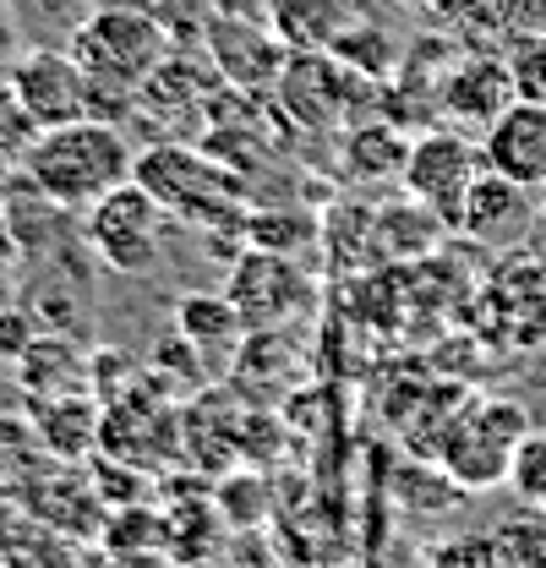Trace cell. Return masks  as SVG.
<instances>
[{
  "instance_id": "6da1fadb",
  "label": "cell",
  "mask_w": 546,
  "mask_h": 568,
  "mask_svg": "<svg viewBox=\"0 0 546 568\" xmlns=\"http://www.w3.org/2000/svg\"><path fill=\"white\" fill-rule=\"evenodd\" d=\"M132 142H127V126L115 121H99V115H82V121H67V126H50L39 132L33 148L22 153V181L50 197L55 209H93L99 197H110L115 186L132 181Z\"/></svg>"
},
{
  "instance_id": "7a4b0ae2",
  "label": "cell",
  "mask_w": 546,
  "mask_h": 568,
  "mask_svg": "<svg viewBox=\"0 0 546 568\" xmlns=\"http://www.w3.org/2000/svg\"><path fill=\"white\" fill-rule=\"evenodd\" d=\"M67 50L88 67L93 82H115V88H142L153 71L175 55L170 28L153 11L132 6V0H99L71 28Z\"/></svg>"
},
{
  "instance_id": "3957f363",
  "label": "cell",
  "mask_w": 546,
  "mask_h": 568,
  "mask_svg": "<svg viewBox=\"0 0 546 568\" xmlns=\"http://www.w3.org/2000/svg\"><path fill=\"white\" fill-rule=\"evenodd\" d=\"M132 181L148 186L164 213H181L192 224H246L241 181L219 159L198 153L192 142L164 138V142H153V148H142L132 164Z\"/></svg>"
},
{
  "instance_id": "277c9868",
  "label": "cell",
  "mask_w": 546,
  "mask_h": 568,
  "mask_svg": "<svg viewBox=\"0 0 546 568\" xmlns=\"http://www.w3.org/2000/svg\"><path fill=\"white\" fill-rule=\"evenodd\" d=\"M525 432H530V410L519 399H465L437 432L432 454L465 493H492L508 487V459Z\"/></svg>"
},
{
  "instance_id": "5b68a950",
  "label": "cell",
  "mask_w": 546,
  "mask_h": 568,
  "mask_svg": "<svg viewBox=\"0 0 546 568\" xmlns=\"http://www.w3.org/2000/svg\"><path fill=\"white\" fill-rule=\"evenodd\" d=\"M159 224H164V209H159V197L148 192V186H115L110 197H99L88 219H82V241L93 246V257L110 268V274H153L159 268V257H164V246H159Z\"/></svg>"
},
{
  "instance_id": "8992f818",
  "label": "cell",
  "mask_w": 546,
  "mask_h": 568,
  "mask_svg": "<svg viewBox=\"0 0 546 568\" xmlns=\"http://www.w3.org/2000/svg\"><path fill=\"white\" fill-rule=\"evenodd\" d=\"M6 88L17 93V104L33 115L39 132L93 115V77L71 50H55V44L17 50L6 67Z\"/></svg>"
},
{
  "instance_id": "52a82bcc",
  "label": "cell",
  "mask_w": 546,
  "mask_h": 568,
  "mask_svg": "<svg viewBox=\"0 0 546 568\" xmlns=\"http://www.w3.org/2000/svg\"><path fill=\"white\" fill-rule=\"evenodd\" d=\"M203 55L219 71L224 88L235 93H269L290 67V44L273 33L269 17H224L208 11L203 22Z\"/></svg>"
},
{
  "instance_id": "ba28073f",
  "label": "cell",
  "mask_w": 546,
  "mask_h": 568,
  "mask_svg": "<svg viewBox=\"0 0 546 568\" xmlns=\"http://www.w3.org/2000/svg\"><path fill=\"white\" fill-rule=\"evenodd\" d=\"M481 170H486L481 142H471L465 132H454V126H437V132L410 142V159H405V170H400V181H405V192L415 203L437 209L443 224H454L459 203H465V192H471V181H476Z\"/></svg>"
},
{
  "instance_id": "9c48e42d",
  "label": "cell",
  "mask_w": 546,
  "mask_h": 568,
  "mask_svg": "<svg viewBox=\"0 0 546 568\" xmlns=\"http://www.w3.org/2000/svg\"><path fill=\"white\" fill-rule=\"evenodd\" d=\"M230 301L241 306L246 328H279L284 317L312 306V280L295 268V257L252 246V257L230 274Z\"/></svg>"
},
{
  "instance_id": "30bf717a",
  "label": "cell",
  "mask_w": 546,
  "mask_h": 568,
  "mask_svg": "<svg viewBox=\"0 0 546 568\" xmlns=\"http://www.w3.org/2000/svg\"><path fill=\"white\" fill-rule=\"evenodd\" d=\"M486 170H497L503 181L546 192V99H514L486 132H481Z\"/></svg>"
},
{
  "instance_id": "8fae6325",
  "label": "cell",
  "mask_w": 546,
  "mask_h": 568,
  "mask_svg": "<svg viewBox=\"0 0 546 568\" xmlns=\"http://www.w3.org/2000/svg\"><path fill=\"white\" fill-rule=\"evenodd\" d=\"M519 99L514 88V71L503 55H459L443 67V82H437V110L443 121H459V126H492L508 104Z\"/></svg>"
},
{
  "instance_id": "7c38bea8",
  "label": "cell",
  "mask_w": 546,
  "mask_h": 568,
  "mask_svg": "<svg viewBox=\"0 0 546 568\" xmlns=\"http://www.w3.org/2000/svg\"><path fill=\"white\" fill-rule=\"evenodd\" d=\"M525 219H530V192L503 181L497 170H481L471 181V192H465V203H459L454 224L465 235H476V241H514L525 230Z\"/></svg>"
},
{
  "instance_id": "4fadbf2b",
  "label": "cell",
  "mask_w": 546,
  "mask_h": 568,
  "mask_svg": "<svg viewBox=\"0 0 546 568\" xmlns=\"http://www.w3.org/2000/svg\"><path fill=\"white\" fill-rule=\"evenodd\" d=\"M175 334L208 355H224L246 345V317L230 301V290H192L175 301Z\"/></svg>"
},
{
  "instance_id": "5bb4252c",
  "label": "cell",
  "mask_w": 546,
  "mask_h": 568,
  "mask_svg": "<svg viewBox=\"0 0 546 568\" xmlns=\"http://www.w3.org/2000/svg\"><path fill=\"white\" fill-rule=\"evenodd\" d=\"M28 487H33V493H28V508H33L44 525H55V530L93 536V530L110 519L99 487H93V481H82V476H33Z\"/></svg>"
},
{
  "instance_id": "9a60e30c",
  "label": "cell",
  "mask_w": 546,
  "mask_h": 568,
  "mask_svg": "<svg viewBox=\"0 0 546 568\" xmlns=\"http://www.w3.org/2000/svg\"><path fill=\"white\" fill-rule=\"evenodd\" d=\"M273 33L290 44V55L328 50L344 28L355 22V0H273Z\"/></svg>"
},
{
  "instance_id": "2e32d148",
  "label": "cell",
  "mask_w": 546,
  "mask_h": 568,
  "mask_svg": "<svg viewBox=\"0 0 546 568\" xmlns=\"http://www.w3.org/2000/svg\"><path fill=\"white\" fill-rule=\"evenodd\" d=\"M33 426H39V437H44V448L55 459H82L99 443L104 416H99V405L82 388V394H61V399H39L33 405Z\"/></svg>"
},
{
  "instance_id": "e0dca14e",
  "label": "cell",
  "mask_w": 546,
  "mask_h": 568,
  "mask_svg": "<svg viewBox=\"0 0 546 568\" xmlns=\"http://www.w3.org/2000/svg\"><path fill=\"white\" fill-rule=\"evenodd\" d=\"M405 159H410V138L394 132V126H355L344 138V164H350L355 181H388V175L405 170Z\"/></svg>"
},
{
  "instance_id": "ac0fdd59",
  "label": "cell",
  "mask_w": 546,
  "mask_h": 568,
  "mask_svg": "<svg viewBox=\"0 0 546 568\" xmlns=\"http://www.w3.org/2000/svg\"><path fill=\"white\" fill-rule=\"evenodd\" d=\"M497 552L508 568H546V508L519 503L508 519H497Z\"/></svg>"
},
{
  "instance_id": "d6986e66",
  "label": "cell",
  "mask_w": 546,
  "mask_h": 568,
  "mask_svg": "<svg viewBox=\"0 0 546 568\" xmlns=\"http://www.w3.org/2000/svg\"><path fill=\"white\" fill-rule=\"evenodd\" d=\"M50 448L39 437L33 422H17V416H0V481H33L50 470Z\"/></svg>"
},
{
  "instance_id": "ffe728a7",
  "label": "cell",
  "mask_w": 546,
  "mask_h": 568,
  "mask_svg": "<svg viewBox=\"0 0 546 568\" xmlns=\"http://www.w3.org/2000/svg\"><path fill=\"white\" fill-rule=\"evenodd\" d=\"M394 497H400L405 508H415V514H448V508L465 497V487L432 459V465L400 470V476H394Z\"/></svg>"
},
{
  "instance_id": "44dd1931",
  "label": "cell",
  "mask_w": 546,
  "mask_h": 568,
  "mask_svg": "<svg viewBox=\"0 0 546 568\" xmlns=\"http://www.w3.org/2000/svg\"><path fill=\"white\" fill-rule=\"evenodd\" d=\"M328 55L350 67L355 77H383V71L394 67V44H388V33L383 28H366V22H350L340 39L328 44Z\"/></svg>"
},
{
  "instance_id": "7402d4cb",
  "label": "cell",
  "mask_w": 546,
  "mask_h": 568,
  "mask_svg": "<svg viewBox=\"0 0 546 568\" xmlns=\"http://www.w3.org/2000/svg\"><path fill=\"white\" fill-rule=\"evenodd\" d=\"M508 493L514 503H530V508H546V426H530L508 459Z\"/></svg>"
},
{
  "instance_id": "603a6c76",
  "label": "cell",
  "mask_w": 546,
  "mask_h": 568,
  "mask_svg": "<svg viewBox=\"0 0 546 568\" xmlns=\"http://www.w3.org/2000/svg\"><path fill=\"white\" fill-rule=\"evenodd\" d=\"M503 61L514 71V88L519 99H546V28H530V33H514Z\"/></svg>"
},
{
  "instance_id": "cb8c5ba5",
  "label": "cell",
  "mask_w": 546,
  "mask_h": 568,
  "mask_svg": "<svg viewBox=\"0 0 546 568\" xmlns=\"http://www.w3.org/2000/svg\"><path fill=\"white\" fill-rule=\"evenodd\" d=\"M426 568H508V564H503L492 530H486V536L465 530V536H443V541L426 552Z\"/></svg>"
},
{
  "instance_id": "d4e9b609",
  "label": "cell",
  "mask_w": 546,
  "mask_h": 568,
  "mask_svg": "<svg viewBox=\"0 0 546 568\" xmlns=\"http://www.w3.org/2000/svg\"><path fill=\"white\" fill-rule=\"evenodd\" d=\"M284 213H246V241L252 246H263V252H295V246H306L312 235H317V224L306 219V213H290V224H279Z\"/></svg>"
},
{
  "instance_id": "484cf974",
  "label": "cell",
  "mask_w": 546,
  "mask_h": 568,
  "mask_svg": "<svg viewBox=\"0 0 546 568\" xmlns=\"http://www.w3.org/2000/svg\"><path fill=\"white\" fill-rule=\"evenodd\" d=\"M263 497H269V487H263L257 476H230V481H219L213 508H219V519H224V525L252 530V525L263 519Z\"/></svg>"
},
{
  "instance_id": "4316f807",
  "label": "cell",
  "mask_w": 546,
  "mask_h": 568,
  "mask_svg": "<svg viewBox=\"0 0 546 568\" xmlns=\"http://www.w3.org/2000/svg\"><path fill=\"white\" fill-rule=\"evenodd\" d=\"M142 481V465H132V459H93V487H99V497L110 503V508H127V503H142L148 497V487H136Z\"/></svg>"
},
{
  "instance_id": "83f0119b",
  "label": "cell",
  "mask_w": 546,
  "mask_h": 568,
  "mask_svg": "<svg viewBox=\"0 0 546 568\" xmlns=\"http://www.w3.org/2000/svg\"><path fill=\"white\" fill-rule=\"evenodd\" d=\"M33 138H39L33 115L17 104V93H11V88H6V77H0V153L22 164V153L33 148Z\"/></svg>"
},
{
  "instance_id": "f1b7e54d",
  "label": "cell",
  "mask_w": 546,
  "mask_h": 568,
  "mask_svg": "<svg viewBox=\"0 0 546 568\" xmlns=\"http://www.w3.org/2000/svg\"><path fill=\"white\" fill-rule=\"evenodd\" d=\"M39 334H44V323H39L28 306H17V301H11V306L0 312V361H22L28 345H33Z\"/></svg>"
},
{
  "instance_id": "f546056e",
  "label": "cell",
  "mask_w": 546,
  "mask_h": 568,
  "mask_svg": "<svg viewBox=\"0 0 546 568\" xmlns=\"http://www.w3.org/2000/svg\"><path fill=\"white\" fill-rule=\"evenodd\" d=\"M208 11H224V17H269L273 0H208Z\"/></svg>"
},
{
  "instance_id": "4dcf8cb0",
  "label": "cell",
  "mask_w": 546,
  "mask_h": 568,
  "mask_svg": "<svg viewBox=\"0 0 546 568\" xmlns=\"http://www.w3.org/2000/svg\"><path fill=\"white\" fill-rule=\"evenodd\" d=\"M11 164H17V159H6V153H0V209L11 203Z\"/></svg>"
},
{
  "instance_id": "1f68e13d",
  "label": "cell",
  "mask_w": 546,
  "mask_h": 568,
  "mask_svg": "<svg viewBox=\"0 0 546 568\" xmlns=\"http://www.w3.org/2000/svg\"><path fill=\"white\" fill-rule=\"evenodd\" d=\"M11 301H17V284H11V274H6V268H0V312H6V306H11Z\"/></svg>"
},
{
  "instance_id": "d6a6232c",
  "label": "cell",
  "mask_w": 546,
  "mask_h": 568,
  "mask_svg": "<svg viewBox=\"0 0 546 568\" xmlns=\"http://www.w3.org/2000/svg\"><path fill=\"white\" fill-rule=\"evenodd\" d=\"M181 568H213V564H203V558H198V564H181Z\"/></svg>"
}]
</instances>
